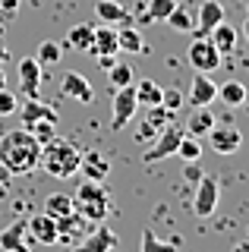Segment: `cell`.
Wrapping results in <instances>:
<instances>
[{"label": "cell", "mask_w": 249, "mask_h": 252, "mask_svg": "<svg viewBox=\"0 0 249 252\" xmlns=\"http://www.w3.org/2000/svg\"><path fill=\"white\" fill-rule=\"evenodd\" d=\"M95 16L101 22H107V26H123V22H133V16L123 3H117V0H95Z\"/></svg>", "instance_id": "2e32d148"}, {"label": "cell", "mask_w": 249, "mask_h": 252, "mask_svg": "<svg viewBox=\"0 0 249 252\" xmlns=\"http://www.w3.org/2000/svg\"><path fill=\"white\" fill-rule=\"evenodd\" d=\"M180 0H149L145 3V13H142V22H164L170 13L177 10Z\"/></svg>", "instance_id": "484cf974"}, {"label": "cell", "mask_w": 249, "mask_h": 252, "mask_svg": "<svg viewBox=\"0 0 249 252\" xmlns=\"http://www.w3.org/2000/svg\"><path fill=\"white\" fill-rule=\"evenodd\" d=\"M142 252H174V243L158 240L152 227H145V230H142Z\"/></svg>", "instance_id": "836d02e7"}, {"label": "cell", "mask_w": 249, "mask_h": 252, "mask_svg": "<svg viewBox=\"0 0 249 252\" xmlns=\"http://www.w3.org/2000/svg\"><path fill=\"white\" fill-rule=\"evenodd\" d=\"M180 139H183V129H180V126H170V123H167L164 129H161L158 136L152 139V145H149V152L142 155V161H145V164H158V161H164V158L177 155Z\"/></svg>", "instance_id": "3957f363"}, {"label": "cell", "mask_w": 249, "mask_h": 252, "mask_svg": "<svg viewBox=\"0 0 249 252\" xmlns=\"http://www.w3.org/2000/svg\"><path fill=\"white\" fill-rule=\"evenodd\" d=\"M208 41H212L218 51L224 54H233L237 51V26H227V22H218V26L208 32Z\"/></svg>", "instance_id": "ffe728a7"}, {"label": "cell", "mask_w": 249, "mask_h": 252, "mask_svg": "<svg viewBox=\"0 0 249 252\" xmlns=\"http://www.w3.org/2000/svg\"><path fill=\"white\" fill-rule=\"evenodd\" d=\"M16 110H19V98L3 85V89H0V117H10V114H16Z\"/></svg>", "instance_id": "8d00e7d4"}, {"label": "cell", "mask_w": 249, "mask_h": 252, "mask_svg": "<svg viewBox=\"0 0 249 252\" xmlns=\"http://www.w3.org/2000/svg\"><path fill=\"white\" fill-rule=\"evenodd\" d=\"M136 82V73H133V66L129 63H114L111 69H107V85L117 92V89H123V85H133Z\"/></svg>", "instance_id": "4dcf8cb0"}, {"label": "cell", "mask_w": 249, "mask_h": 252, "mask_svg": "<svg viewBox=\"0 0 249 252\" xmlns=\"http://www.w3.org/2000/svg\"><path fill=\"white\" fill-rule=\"evenodd\" d=\"M41 63H38L35 57H26V60H19V89L26 98H38V92H41Z\"/></svg>", "instance_id": "8fae6325"}, {"label": "cell", "mask_w": 249, "mask_h": 252, "mask_svg": "<svg viewBox=\"0 0 249 252\" xmlns=\"http://www.w3.org/2000/svg\"><path fill=\"white\" fill-rule=\"evenodd\" d=\"M92 57H114V54H120V47H117V29L114 26H95V38H92Z\"/></svg>", "instance_id": "4fadbf2b"}, {"label": "cell", "mask_w": 249, "mask_h": 252, "mask_svg": "<svg viewBox=\"0 0 249 252\" xmlns=\"http://www.w3.org/2000/svg\"><path fill=\"white\" fill-rule=\"evenodd\" d=\"M26 236H29L26 220H13V224L0 233V249H3V252H29Z\"/></svg>", "instance_id": "9a60e30c"}, {"label": "cell", "mask_w": 249, "mask_h": 252, "mask_svg": "<svg viewBox=\"0 0 249 252\" xmlns=\"http://www.w3.org/2000/svg\"><path fill=\"white\" fill-rule=\"evenodd\" d=\"M212 101H218V85L208 79V73H199L196 79H192L189 104L192 107H212Z\"/></svg>", "instance_id": "5bb4252c"}, {"label": "cell", "mask_w": 249, "mask_h": 252, "mask_svg": "<svg viewBox=\"0 0 249 252\" xmlns=\"http://www.w3.org/2000/svg\"><path fill=\"white\" fill-rule=\"evenodd\" d=\"M117 47H120V54H145L149 51L142 41V32L133 22H123V29H117Z\"/></svg>", "instance_id": "e0dca14e"}, {"label": "cell", "mask_w": 249, "mask_h": 252, "mask_svg": "<svg viewBox=\"0 0 249 252\" xmlns=\"http://www.w3.org/2000/svg\"><path fill=\"white\" fill-rule=\"evenodd\" d=\"M76 211L89 220V224H101L111 211V199H89V202H76Z\"/></svg>", "instance_id": "603a6c76"}, {"label": "cell", "mask_w": 249, "mask_h": 252, "mask_svg": "<svg viewBox=\"0 0 249 252\" xmlns=\"http://www.w3.org/2000/svg\"><path fill=\"white\" fill-rule=\"evenodd\" d=\"M246 13H249V0H246Z\"/></svg>", "instance_id": "ee69618b"}, {"label": "cell", "mask_w": 249, "mask_h": 252, "mask_svg": "<svg viewBox=\"0 0 249 252\" xmlns=\"http://www.w3.org/2000/svg\"><path fill=\"white\" fill-rule=\"evenodd\" d=\"M117 243H120V240H117V233L111 230V227L98 224V227H92V230L76 243L73 252H114Z\"/></svg>", "instance_id": "ba28073f"}, {"label": "cell", "mask_w": 249, "mask_h": 252, "mask_svg": "<svg viewBox=\"0 0 249 252\" xmlns=\"http://www.w3.org/2000/svg\"><path fill=\"white\" fill-rule=\"evenodd\" d=\"M208 142H212L215 155H237L240 145H243V132L230 123H215L208 129Z\"/></svg>", "instance_id": "52a82bcc"}, {"label": "cell", "mask_w": 249, "mask_h": 252, "mask_svg": "<svg viewBox=\"0 0 249 252\" xmlns=\"http://www.w3.org/2000/svg\"><path fill=\"white\" fill-rule=\"evenodd\" d=\"M38 120H54L57 123L60 117H57V110L51 104H44V101H38V98H29L26 107H22V129H29V126L38 123Z\"/></svg>", "instance_id": "ac0fdd59"}, {"label": "cell", "mask_w": 249, "mask_h": 252, "mask_svg": "<svg viewBox=\"0 0 249 252\" xmlns=\"http://www.w3.org/2000/svg\"><path fill=\"white\" fill-rule=\"evenodd\" d=\"M161 107L170 110V114H177V110L183 107V94H180V89H164V92H161Z\"/></svg>", "instance_id": "d590c367"}, {"label": "cell", "mask_w": 249, "mask_h": 252, "mask_svg": "<svg viewBox=\"0 0 249 252\" xmlns=\"http://www.w3.org/2000/svg\"><path fill=\"white\" fill-rule=\"evenodd\" d=\"M89 230H92L89 220H85L76 208L69 211V215L57 218V243H63V246H76V243H79Z\"/></svg>", "instance_id": "30bf717a"}, {"label": "cell", "mask_w": 249, "mask_h": 252, "mask_svg": "<svg viewBox=\"0 0 249 252\" xmlns=\"http://www.w3.org/2000/svg\"><path fill=\"white\" fill-rule=\"evenodd\" d=\"M230 252H249V240H240V243H233V249Z\"/></svg>", "instance_id": "f35d334b"}, {"label": "cell", "mask_w": 249, "mask_h": 252, "mask_svg": "<svg viewBox=\"0 0 249 252\" xmlns=\"http://www.w3.org/2000/svg\"><path fill=\"white\" fill-rule=\"evenodd\" d=\"M60 57H63V47H60L57 41H41L35 51V60L41 63V66H57Z\"/></svg>", "instance_id": "1f68e13d"}, {"label": "cell", "mask_w": 249, "mask_h": 252, "mask_svg": "<svg viewBox=\"0 0 249 252\" xmlns=\"http://www.w3.org/2000/svg\"><path fill=\"white\" fill-rule=\"evenodd\" d=\"M246 240H249V236H246Z\"/></svg>", "instance_id": "bcb514c9"}, {"label": "cell", "mask_w": 249, "mask_h": 252, "mask_svg": "<svg viewBox=\"0 0 249 252\" xmlns=\"http://www.w3.org/2000/svg\"><path fill=\"white\" fill-rule=\"evenodd\" d=\"M0 35H3V26H0Z\"/></svg>", "instance_id": "f6af8a7d"}, {"label": "cell", "mask_w": 249, "mask_h": 252, "mask_svg": "<svg viewBox=\"0 0 249 252\" xmlns=\"http://www.w3.org/2000/svg\"><path fill=\"white\" fill-rule=\"evenodd\" d=\"M26 227H29V236H32L35 243H41V246H54V243H57V220L51 215H44V211L35 215V218H29Z\"/></svg>", "instance_id": "7c38bea8"}, {"label": "cell", "mask_w": 249, "mask_h": 252, "mask_svg": "<svg viewBox=\"0 0 249 252\" xmlns=\"http://www.w3.org/2000/svg\"><path fill=\"white\" fill-rule=\"evenodd\" d=\"M6 85V76H3V66H0V89H3Z\"/></svg>", "instance_id": "7bdbcfd3"}, {"label": "cell", "mask_w": 249, "mask_h": 252, "mask_svg": "<svg viewBox=\"0 0 249 252\" xmlns=\"http://www.w3.org/2000/svg\"><path fill=\"white\" fill-rule=\"evenodd\" d=\"M243 38H246V41H249V19L243 22Z\"/></svg>", "instance_id": "b9f144b4"}, {"label": "cell", "mask_w": 249, "mask_h": 252, "mask_svg": "<svg viewBox=\"0 0 249 252\" xmlns=\"http://www.w3.org/2000/svg\"><path fill=\"white\" fill-rule=\"evenodd\" d=\"M164 22H167V26L174 29V32H183V35L196 29V16H192V13H189V6H183V3H177V10L170 13Z\"/></svg>", "instance_id": "f546056e"}, {"label": "cell", "mask_w": 249, "mask_h": 252, "mask_svg": "<svg viewBox=\"0 0 249 252\" xmlns=\"http://www.w3.org/2000/svg\"><path fill=\"white\" fill-rule=\"evenodd\" d=\"M186 60H189V66L196 69V73H215V69L221 66V51H218L208 38H199V41H192L186 47Z\"/></svg>", "instance_id": "277c9868"}, {"label": "cell", "mask_w": 249, "mask_h": 252, "mask_svg": "<svg viewBox=\"0 0 249 252\" xmlns=\"http://www.w3.org/2000/svg\"><path fill=\"white\" fill-rule=\"evenodd\" d=\"M218 120H215V114H212V107H196V114L186 120V132L189 136H208V129H212Z\"/></svg>", "instance_id": "cb8c5ba5"}, {"label": "cell", "mask_w": 249, "mask_h": 252, "mask_svg": "<svg viewBox=\"0 0 249 252\" xmlns=\"http://www.w3.org/2000/svg\"><path fill=\"white\" fill-rule=\"evenodd\" d=\"M218 101H224L227 107H240L246 101V85L237 82V79H230V82L218 85Z\"/></svg>", "instance_id": "d4e9b609"}, {"label": "cell", "mask_w": 249, "mask_h": 252, "mask_svg": "<svg viewBox=\"0 0 249 252\" xmlns=\"http://www.w3.org/2000/svg\"><path fill=\"white\" fill-rule=\"evenodd\" d=\"M92 38H95V26H92V22H79V26L69 29L66 47H73V51H79V54H89L92 51Z\"/></svg>", "instance_id": "44dd1931"}, {"label": "cell", "mask_w": 249, "mask_h": 252, "mask_svg": "<svg viewBox=\"0 0 249 252\" xmlns=\"http://www.w3.org/2000/svg\"><path fill=\"white\" fill-rule=\"evenodd\" d=\"M60 94L69 98V101H79V104H92V101H95V89H92V82L82 73H76V69L63 73V79H60Z\"/></svg>", "instance_id": "9c48e42d"}, {"label": "cell", "mask_w": 249, "mask_h": 252, "mask_svg": "<svg viewBox=\"0 0 249 252\" xmlns=\"http://www.w3.org/2000/svg\"><path fill=\"white\" fill-rule=\"evenodd\" d=\"M89 199H111V192L104 189L101 180H89V177H85L82 183H79V189H76L73 202H89Z\"/></svg>", "instance_id": "83f0119b"}, {"label": "cell", "mask_w": 249, "mask_h": 252, "mask_svg": "<svg viewBox=\"0 0 249 252\" xmlns=\"http://www.w3.org/2000/svg\"><path fill=\"white\" fill-rule=\"evenodd\" d=\"M218 22H224V6L218 0H202L199 3V19H196V29L202 32H212Z\"/></svg>", "instance_id": "7402d4cb"}, {"label": "cell", "mask_w": 249, "mask_h": 252, "mask_svg": "<svg viewBox=\"0 0 249 252\" xmlns=\"http://www.w3.org/2000/svg\"><path fill=\"white\" fill-rule=\"evenodd\" d=\"M41 161V142L29 129H10L0 139V164L10 173H32Z\"/></svg>", "instance_id": "6da1fadb"}, {"label": "cell", "mask_w": 249, "mask_h": 252, "mask_svg": "<svg viewBox=\"0 0 249 252\" xmlns=\"http://www.w3.org/2000/svg\"><path fill=\"white\" fill-rule=\"evenodd\" d=\"M73 208H76L73 195L54 192V195H48V199H44V215H51L54 220H57V218H63V215H69V211H73Z\"/></svg>", "instance_id": "4316f807"}, {"label": "cell", "mask_w": 249, "mask_h": 252, "mask_svg": "<svg viewBox=\"0 0 249 252\" xmlns=\"http://www.w3.org/2000/svg\"><path fill=\"white\" fill-rule=\"evenodd\" d=\"M79 170L89 180H104V177H111V161L101 152H85L82 161H79Z\"/></svg>", "instance_id": "d6986e66"}, {"label": "cell", "mask_w": 249, "mask_h": 252, "mask_svg": "<svg viewBox=\"0 0 249 252\" xmlns=\"http://www.w3.org/2000/svg\"><path fill=\"white\" fill-rule=\"evenodd\" d=\"M177 155H180L186 164H196L199 158H202V145H199V136H189V132H183L180 145H177Z\"/></svg>", "instance_id": "d6a6232c"}, {"label": "cell", "mask_w": 249, "mask_h": 252, "mask_svg": "<svg viewBox=\"0 0 249 252\" xmlns=\"http://www.w3.org/2000/svg\"><path fill=\"white\" fill-rule=\"evenodd\" d=\"M6 60H10V51H6V47H3V44H0V66H3V63H6Z\"/></svg>", "instance_id": "60d3db41"}, {"label": "cell", "mask_w": 249, "mask_h": 252, "mask_svg": "<svg viewBox=\"0 0 249 252\" xmlns=\"http://www.w3.org/2000/svg\"><path fill=\"white\" fill-rule=\"evenodd\" d=\"M218 199H221V186L215 177H199L196 186V199H192V211L196 218H212L218 211Z\"/></svg>", "instance_id": "8992f818"}, {"label": "cell", "mask_w": 249, "mask_h": 252, "mask_svg": "<svg viewBox=\"0 0 249 252\" xmlns=\"http://www.w3.org/2000/svg\"><path fill=\"white\" fill-rule=\"evenodd\" d=\"M98 63H101L104 69H111V66H114V57H98Z\"/></svg>", "instance_id": "ab89813d"}, {"label": "cell", "mask_w": 249, "mask_h": 252, "mask_svg": "<svg viewBox=\"0 0 249 252\" xmlns=\"http://www.w3.org/2000/svg\"><path fill=\"white\" fill-rule=\"evenodd\" d=\"M29 132H32V136L44 145V142H51L54 136H57V123H54V120H38V123L29 126Z\"/></svg>", "instance_id": "e575fe53"}, {"label": "cell", "mask_w": 249, "mask_h": 252, "mask_svg": "<svg viewBox=\"0 0 249 252\" xmlns=\"http://www.w3.org/2000/svg\"><path fill=\"white\" fill-rule=\"evenodd\" d=\"M79 161H82V152H79L76 142L54 136L51 142L41 145V161H38V167H44L48 177H54V180H69L73 173H79Z\"/></svg>", "instance_id": "7a4b0ae2"}, {"label": "cell", "mask_w": 249, "mask_h": 252, "mask_svg": "<svg viewBox=\"0 0 249 252\" xmlns=\"http://www.w3.org/2000/svg\"><path fill=\"white\" fill-rule=\"evenodd\" d=\"M139 110V98H136V85H123L114 92V117H111V129H123Z\"/></svg>", "instance_id": "5b68a950"}, {"label": "cell", "mask_w": 249, "mask_h": 252, "mask_svg": "<svg viewBox=\"0 0 249 252\" xmlns=\"http://www.w3.org/2000/svg\"><path fill=\"white\" fill-rule=\"evenodd\" d=\"M0 10H3V13H16L19 10V0H0Z\"/></svg>", "instance_id": "74e56055"}, {"label": "cell", "mask_w": 249, "mask_h": 252, "mask_svg": "<svg viewBox=\"0 0 249 252\" xmlns=\"http://www.w3.org/2000/svg\"><path fill=\"white\" fill-rule=\"evenodd\" d=\"M136 85V98H139V104H145V107H155V104H161V85L158 82H152V79H142V82H133Z\"/></svg>", "instance_id": "f1b7e54d"}]
</instances>
